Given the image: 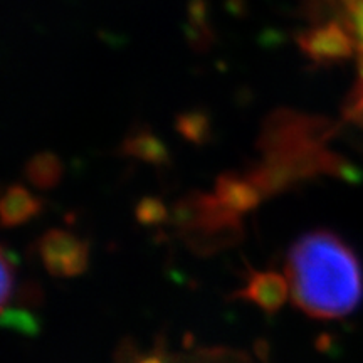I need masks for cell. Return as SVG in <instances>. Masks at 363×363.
Segmentation results:
<instances>
[{"label":"cell","instance_id":"obj_1","mask_svg":"<svg viewBox=\"0 0 363 363\" xmlns=\"http://www.w3.org/2000/svg\"><path fill=\"white\" fill-rule=\"evenodd\" d=\"M293 305L318 320L350 315L363 296L357 254L330 230H313L294 240L286 257Z\"/></svg>","mask_w":363,"mask_h":363},{"label":"cell","instance_id":"obj_2","mask_svg":"<svg viewBox=\"0 0 363 363\" xmlns=\"http://www.w3.org/2000/svg\"><path fill=\"white\" fill-rule=\"evenodd\" d=\"M335 126L323 118L281 110L264 123L257 147L264 157H303L325 148Z\"/></svg>","mask_w":363,"mask_h":363},{"label":"cell","instance_id":"obj_3","mask_svg":"<svg viewBox=\"0 0 363 363\" xmlns=\"http://www.w3.org/2000/svg\"><path fill=\"white\" fill-rule=\"evenodd\" d=\"M242 222L238 212L227 208L216 195L197 192V214L179 235L195 254L211 256L242 239Z\"/></svg>","mask_w":363,"mask_h":363},{"label":"cell","instance_id":"obj_4","mask_svg":"<svg viewBox=\"0 0 363 363\" xmlns=\"http://www.w3.org/2000/svg\"><path fill=\"white\" fill-rule=\"evenodd\" d=\"M45 271L56 278H74L88 269L89 244L62 229L48 230L39 239Z\"/></svg>","mask_w":363,"mask_h":363},{"label":"cell","instance_id":"obj_5","mask_svg":"<svg viewBox=\"0 0 363 363\" xmlns=\"http://www.w3.org/2000/svg\"><path fill=\"white\" fill-rule=\"evenodd\" d=\"M289 296V281L278 271H249L247 283L242 289L230 294V299H242L259 306L266 315L281 310Z\"/></svg>","mask_w":363,"mask_h":363},{"label":"cell","instance_id":"obj_6","mask_svg":"<svg viewBox=\"0 0 363 363\" xmlns=\"http://www.w3.org/2000/svg\"><path fill=\"white\" fill-rule=\"evenodd\" d=\"M301 48L318 62H335L352 54V39L337 24L318 27L301 38Z\"/></svg>","mask_w":363,"mask_h":363},{"label":"cell","instance_id":"obj_7","mask_svg":"<svg viewBox=\"0 0 363 363\" xmlns=\"http://www.w3.org/2000/svg\"><path fill=\"white\" fill-rule=\"evenodd\" d=\"M214 195L227 208L238 212L239 216L254 211L262 199L261 190L247 179V175L242 177L234 172H225L217 177Z\"/></svg>","mask_w":363,"mask_h":363},{"label":"cell","instance_id":"obj_8","mask_svg":"<svg viewBox=\"0 0 363 363\" xmlns=\"http://www.w3.org/2000/svg\"><path fill=\"white\" fill-rule=\"evenodd\" d=\"M40 211H43V201L21 184L7 187L0 201V219L6 229L26 224L38 217Z\"/></svg>","mask_w":363,"mask_h":363},{"label":"cell","instance_id":"obj_9","mask_svg":"<svg viewBox=\"0 0 363 363\" xmlns=\"http://www.w3.org/2000/svg\"><path fill=\"white\" fill-rule=\"evenodd\" d=\"M120 152L121 155L136 158V160L150 163V165L158 167V169L169 167L172 163L169 147L153 131L147 128L136 130L128 136H125Z\"/></svg>","mask_w":363,"mask_h":363},{"label":"cell","instance_id":"obj_10","mask_svg":"<svg viewBox=\"0 0 363 363\" xmlns=\"http://www.w3.org/2000/svg\"><path fill=\"white\" fill-rule=\"evenodd\" d=\"M24 174L27 182L35 189L49 190L57 187L65 174V167L61 158L52 152H39L27 160Z\"/></svg>","mask_w":363,"mask_h":363},{"label":"cell","instance_id":"obj_11","mask_svg":"<svg viewBox=\"0 0 363 363\" xmlns=\"http://www.w3.org/2000/svg\"><path fill=\"white\" fill-rule=\"evenodd\" d=\"M175 130L185 142L195 147H203L212 138L211 118L203 111L182 113L175 120Z\"/></svg>","mask_w":363,"mask_h":363},{"label":"cell","instance_id":"obj_12","mask_svg":"<svg viewBox=\"0 0 363 363\" xmlns=\"http://www.w3.org/2000/svg\"><path fill=\"white\" fill-rule=\"evenodd\" d=\"M2 326L24 337H38L40 333V321L29 308H2Z\"/></svg>","mask_w":363,"mask_h":363},{"label":"cell","instance_id":"obj_13","mask_svg":"<svg viewBox=\"0 0 363 363\" xmlns=\"http://www.w3.org/2000/svg\"><path fill=\"white\" fill-rule=\"evenodd\" d=\"M135 219L140 225L155 227L170 220V214L162 199L148 195V197L140 199L135 206Z\"/></svg>","mask_w":363,"mask_h":363},{"label":"cell","instance_id":"obj_14","mask_svg":"<svg viewBox=\"0 0 363 363\" xmlns=\"http://www.w3.org/2000/svg\"><path fill=\"white\" fill-rule=\"evenodd\" d=\"M40 296H43V293H40L39 286L34 284V283H29L21 289L19 296H17V301H19L21 305H27V308L39 306L40 299H43Z\"/></svg>","mask_w":363,"mask_h":363},{"label":"cell","instance_id":"obj_15","mask_svg":"<svg viewBox=\"0 0 363 363\" xmlns=\"http://www.w3.org/2000/svg\"><path fill=\"white\" fill-rule=\"evenodd\" d=\"M133 363H167V362L160 352H155V353H152V355L136 358Z\"/></svg>","mask_w":363,"mask_h":363}]
</instances>
